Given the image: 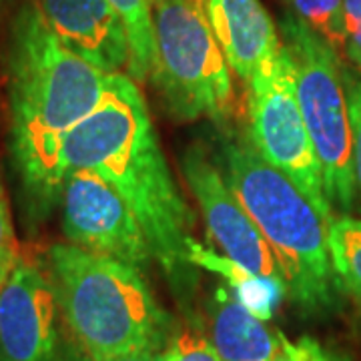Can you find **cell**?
<instances>
[{
    "label": "cell",
    "instance_id": "1",
    "mask_svg": "<svg viewBox=\"0 0 361 361\" xmlns=\"http://www.w3.org/2000/svg\"><path fill=\"white\" fill-rule=\"evenodd\" d=\"M71 171H92L121 195L141 223L153 257L177 279L189 265L193 211L180 195L149 106L129 75H109L103 101L63 137L56 159L61 185Z\"/></svg>",
    "mask_w": 361,
    "mask_h": 361
},
{
    "label": "cell",
    "instance_id": "2",
    "mask_svg": "<svg viewBox=\"0 0 361 361\" xmlns=\"http://www.w3.org/2000/svg\"><path fill=\"white\" fill-rule=\"evenodd\" d=\"M6 77L16 167L26 189L51 203L61 193V141L103 101L109 75L71 51L30 0L11 26Z\"/></svg>",
    "mask_w": 361,
    "mask_h": 361
},
{
    "label": "cell",
    "instance_id": "3",
    "mask_svg": "<svg viewBox=\"0 0 361 361\" xmlns=\"http://www.w3.org/2000/svg\"><path fill=\"white\" fill-rule=\"evenodd\" d=\"M47 273L66 331L87 357L165 349L171 319L142 271L71 243H54L47 253Z\"/></svg>",
    "mask_w": 361,
    "mask_h": 361
},
{
    "label": "cell",
    "instance_id": "4",
    "mask_svg": "<svg viewBox=\"0 0 361 361\" xmlns=\"http://www.w3.org/2000/svg\"><path fill=\"white\" fill-rule=\"evenodd\" d=\"M225 180L267 241L285 281L287 297L303 313H325L337 303L329 259V221L311 199L247 141L223 147Z\"/></svg>",
    "mask_w": 361,
    "mask_h": 361
},
{
    "label": "cell",
    "instance_id": "5",
    "mask_svg": "<svg viewBox=\"0 0 361 361\" xmlns=\"http://www.w3.org/2000/svg\"><path fill=\"white\" fill-rule=\"evenodd\" d=\"M155 71L151 80L180 121L223 123L235 111V87L207 11L195 0H153Z\"/></svg>",
    "mask_w": 361,
    "mask_h": 361
},
{
    "label": "cell",
    "instance_id": "6",
    "mask_svg": "<svg viewBox=\"0 0 361 361\" xmlns=\"http://www.w3.org/2000/svg\"><path fill=\"white\" fill-rule=\"evenodd\" d=\"M279 35L293 63L297 101L322 165L327 201L348 215L353 211V171L343 59L293 14L281 20Z\"/></svg>",
    "mask_w": 361,
    "mask_h": 361
},
{
    "label": "cell",
    "instance_id": "7",
    "mask_svg": "<svg viewBox=\"0 0 361 361\" xmlns=\"http://www.w3.org/2000/svg\"><path fill=\"white\" fill-rule=\"evenodd\" d=\"M283 42V40H281ZM247 85V139L257 155L279 169L307 195L325 219L334 221L323 187L322 165L299 109L295 73L287 47Z\"/></svg>",
    "mask_w": 361,
    "mask_h": 361
},
{
    "label": "cell",
    "instance_id": "8",
    "mask_svg": "<svg viewBox=\"0 0 361 361\" xmlns=\"http://www.w3.org/2000/svg\"><path fill=\"white\" fill-rule=\"evenodd\" d=\"M51 277L20 255L0 287V361H75Z\"/></svg>",
    "mask_w": 361,
    "mask_h": 361
},
{
    "label": "cell",
    "instance_id": "9",
    "mask_svg": "<svg viewBox=\"0 0 361 361\" xmlns=\"http://www.w3.org/2000/svg\"><path fill=\"white\" fill-rule=\"evenodd\" d=\"M63 233L71 245L147 269L153 251L141 223L106 180L92 171H71L61 185Z\"/></svg>",
    "mask_w": 361,
    "mask_h": 361
},
{
    "label": "cell",
    "instance_id": "10",
    "mask_svg": "<svg viewBox=\"0 0 361 361\" xmlns=\"http://www.w3.org/2000/svg\"><path fill=\"white\" fill-rule=\"evenodd\" d=\"M183 175L203 215L207 235L219 255L257 277L285 285L277 261L257 225L201 149L193 147L185 153Z\"/></svg>",
    "mask_w": 361,
    "mask_h": 361
},
{
    "label": "cell",
    "instance_id": "11",
    "mask_svg": "<svg viewBox=\"0 0 361 361\" xmlns=\"http://www.w3.org/2000/svg\"><path fill=\"white\" fill-rule=\"evenodd\" d=\"M51 30L106 75L129 68V40L109 0H35Z\"/></svg>",
    "mask_w": 361,
    "mask_h": 361
},
{
    "label": "cell",
    "instance_id": "12",
    "mask_svg": "<svg viewBox=\"0 0 361 361\" xmlns=\"http://www.w3.org/2000/svg\"><path fill=\"white\" fill-rule=\"evenodd\" d=\"M207 18L233 75L249 80L281 51V35L261 0H207Z\"/></svg>",
    "mask_w": 361,
    "mask_h": 361
},
{
    "label": "cell",
    "instance_id": "13",
    "mask_svg": "<svg viewBox=\"0 0 361 361\" xmlns=\"http://www.w3.org/2000/svg\"><path fill=\"white\" fill-rule=\"evenodd\" d=\"M211 341L221 361H275L279 353V337L229 291H217L211 303Z\"/></svg>",
    "mask_w": 361,
    "mask_h": 361
},
{
    "label": "cell",
    "instance_id": "14",
    "mask_svg": "<svg viewBox=\"0 0 361 361\" xmlns=\"http://www.w3.org/2000/svg\"><path fill=\"white\" fill-rule=\"evenodd\" d=\"M187 261L189 265H201L207 269L223 275L235 291V299L251 311L261 322L269 319L275 307L287 297V289L281 283H273L269 279L257 277L243 267L235 265L223 255H215L203 245H199L193 237L187 241Z\"/></svg>",
    "mask_w": 361,
    "mask_h": 361
},
{
    "label": "cell",
    "instance_id": "15",
    "mask_svg": "<svg viewBox=\"0 0 361 361\" xmlns=\"http://www.w3.org/2000/svg\"><path fill=\"white\" fill-rule=\"evenodd\" d=\"M125 26L129 40V77L147 82L155 71V35H153V0H109Z\"/></svg>",
    "mask_w": 361,
    "mask_h": 361
},
{
    "label": "cell",
    "instance_id": "16",
    "mask_svg": "<svg viewBox=\"0 0 361 361\" xmlns=\"http://www.w3.org/2000/svg\"><path fill=\"white\" fill-rule=\"evenodd\" d=\"M327 247L339 289L361 307V219L334 217L327 227Z\"/></svg>",
    "mask_w": 361,
    "mask_h": 361
},
{
    "label": "cell",
    "instance_id": "17",
    "mask_svg": "<svg viewBox=\"0 0 361 361\" xmlns=\"http://www.w3.org/2000/svg\"><path fill=\"white\" fill-rule=\"evenodd\" d=\"M285 4L289 14L310 26L341 59L348 56L343 0H285Z\"/></svg>",
    "mask_w": 361,
    "mask_h": 361
},
{
    "label": "cell",
    "instance_id": "18",
    "mask_svg": "<svg viewBox=\"0 0 361 361\" xmlns=\"http://www.w3.org/2000/svg\"><path fill=\"white\" fill-rule=\"evenodd\" d=\"M351 123V171H353V211L361 215V75L343 68Z\"/></svg>",
    "mask_w": 361,
    "mask_h": 361
},
{
    "label": "cell",
    "instance_id": "19",
    "mask_svg": "<svg viewBox=\"0 0 361 361\" xmlns=\"http://www.w3.org/2000/svg\"><path fill=\"white\" fill-rule=\"evenodd\" d=\"M163 361H221L211 337L195 327L173 331L163 349Z\"/></svg>",
    "mask_w": 361,
    "mask_h": 361
},
{
    "label": "cell",
    "instance_id": "20",
    "mask_svg": "<svg viewBox=\"0 0 361 361\" xmlns=\"http://www.w3.org/2000/svg\"><path fill=\"white\" fill-rule=\"evenodd\" d=\"M18 257H20V251H18V243L14 237L8 203H6V197H4L2 185H0V287L11 275V271L14 269Z\"/></svg>",
    "mask_w": 361,
    "mask_h": 361
},
{
    "label": "cell",
    "instance_id": "21",
    "mask_svg": "<svg viewBox=\"0 0 361 361\" xmlns=\"http://www.w3.org/2000/svg\"><path fill=\"white\" fill-rule=\"evenodd\" d=\"M279 345L293 361H349L341 353L323 348L313 337H299L297 341H289L283 334H277Z\"/></svg>",
    "mask_w": 361,
    "mask_h": 361
},
{
    "label": "cell",
    "instance_id": "22",
    "mask_svg": "<svg viewBox=\"0 0 361 361\" xmlns=\"http://www.w3.org/2000/svg\"><path fill=\"white\" fill-rule=\"evenodd\" d=\"M343 18L348 35V59L361 63V0H343Z\"/></svg>",
    "mask_w": 361,
    "mask_h": 361
},
{
    "label": "cell",
    "instance_id": "23",
    "mask_svg": "<svg viewBox=\"0 0 361 361\" xmlns=\"http://www.w3.org/2000/svg\"><path fill=\"white\" fill-rule=\"evenodd\" d=\"M75 361H163V351H137V353H127V355H118L111 360H90L80 349L77 348Z\"/></svg>",
    "mask_w": 361,
    "mask_h": 361
},
{
    "label": "cell",
    "instance_id": "24",
    "mask_svg": "<svg viewBox=\"0 0 361 361\" xmlns=\"http://www.w3.org/2000/svg\"><path fill=\"white\" fill-rule=\"evenodd\" d=\"M275 361H293L287 353H285L283 349H281V345H279V353H277V357H275Z\"/></svg>",
    "mask_w": 361,
    "mask_h": 361
},
{
    "label": "cell",
    "instance_id": "25",
    "mask_svg": "<svg viewBox=\"0 0 361 361\" xmlns=\"http://www.w3.org/2000/svg\"><path fill=\"white\" fill-rule=\"evenodd\" d=\"M11 2H13V0H0V13H2V11H4V8L11 4Z\"/></svg>",
    "mask_w": 361,
    "mask_h": 361
},
{
    "label": "cell",
    "instance_id": "26",
    "mask_svg": "<svg viewBox=\"0 0 361 361\" xmlns=\"http://www.w3.org/2000/svg\"><path fill=\"white\" fill-rule=\"evenodd\" d=\"M195 2H197V4H199L201 8H205V11H207V0H195Z\"/></svg>",
    "mask_w": 361,
    "mask_h": 361
},
{
    "label": "cell",
    "instance_id": "27",
    "mask_svg": "<svg viewBox=\"0 0 361 361\" xmlns=\"http://www.w3.org/2000/svg\"><path fill=\"white\" fill-rule=\"evenodd\" d=\"M355 68H357V73L361 75V63H357V65H355Z\"/></svg>",
    "mask_w": 361,
    "mask_h": 361
}]
</instances>
